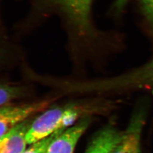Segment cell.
<instances>
[{
	"instance_id": "obj_1",
	"label": "cell",
	"mask_w": 153,
	"mask_h": 153,
	"mask_svg": "<svg viewBox=\"0 0 153 153\" xmlns=\"http://www.w3.org/2000/svg\"><path fill=\"white\" fill-rule=\"evenodd\" d=\"M81 109L75 106H69L55 108L43 112L30 124L26 136L28 145L73 126V123L83 113Z\"/></svg>"
},
{
	"instance_id": "obj_2",
	"label": "cell",
	"mask_w": 153,
	"mask_h": 153,
	"mask_svg": "<svg viewBox=\"0 0 153 153\" xmlns=\"http://www.w3.org/2000/svg\"><path fill=\"white\" fill-rule=\"evenodd\" d=\"M65 14L76 36L88 43L99 38V32L91 20L93 0H49Z\"/></svg>"
},
{
	"instance_id": "obj_3",
	"label": "cell",
	"mask_w": 153,
	"mask_h": 153,
	"mask_svg": "<svg viewBox=\"0 0 153 153\" xmlns=\"http://www.w3.org/2000/svg\"><path fill=\"white\" fill-rule=\"evenodd\" d=\"M52 101L53 99H49L22 105L7 104L0 107V138L18 124L44 111Z\"/></svg>"
},
{
	"instance_id": "obj_4",
	"label": "cell",
	"mask_w": 153,
	"mask_h": 153,
	"mask_svg": "<svg viewBox=\"0 0 153 153\" xmlns=\"http://www.w3.org/2000/svg\"><path fill=\"white\" fill-rule=\"evenodd\" d=\"M115 83L122 93L145 91L153 94V57L141 66L116 76Z\"/></svg>"
},
{
	"instance_id": "obj_5",
	"label": "cell",
	"mask_w": 153,
	"mask_h": 153,
	"mask_svg": "<svg viewBox=\"0 0 153 153\" xmlns=\"http://www.w3.org/2000/svg\"><path fill=\"white\" fill-rule=\"evenodd\" d=\"M146 116L142 109L137 111L131 119L120 141L110 153H140L142 131Z\"/></svg>"
},
{
	"instance_id": "obj_6",
	"label": "cell",
	"mask_w": 153,
	"mask_h": 153,
	"mask_svg": "<svg viewBox=\"0 0 153 153\" xmlns=\"http://www.w3.org/2000/svg\"><path fill=\"white\" fill-rule=\"evenodd\" d=\"M90 123L91 119L86 117L60 131L50 142L46 153H74L78 142Z\"/></svg>"
},
{
	"instance_id": "obj_7",
	"label": "cell",
	"mask_w": 153,
	"mask_h": 153,
	"mask_svg": "<svg viewBox=\"0 0 153 153\" xmlns=\"http://www.w3.org/2000/svg\"><path fill=\"white\" fill-rule=\"evenodd\" d=\"M114 124H108L97 131L88 145L85 153H110L122 137Z\"/></svg>"
},
{
	"instance_id": "obj_8",
	"label": "cell",
	"mask_w": 153,
	"mask_h": 153,
	"mask_svg": "<svg viewBox=\"0 0 153 153\" xmlns=\"http://www.w3.org/2000/svg\"><path fill=\"white\" fill-rule=\"evenodd\" d=\"M31 123L24 121L0 138V153H23L28 145L26 136Z\"/></svg>"
},
{
	"instance_id": "obj_9",
	"label": "cell",
	"mask_w": 153,
	"mask_h": 153,
	"mask_svg": "<svg viewBox=\"0 0 153 153\" xmlns=\"http://www.w3.org/2000/svg\"><path fill=\"white\" fill-rule=\"evenodd\" d=\"M19 89L15 86L0 85V107L6 105L19 95Z\"/></svg>"
},
{
	"instance_id": "obj_10",
	"label": "cell",
	"mask_w": 153,
	"mask_h": 153,
	"mask_svg": "<svg viewBox=\"0 0 153 153\" xmlns=\"http://www.w3.org/2000/svg\"><path fill=\"white\" fill-rule=\"evenodd\" d=\"M64 130L57 131L45 139L42 140L38 142H35L29 145L28 148H26L22 153H46L50 142L55 138L60 131Z\"/></svg>"
},
{
	"instance_id": "obj_11",
	"label": "cell",
	"mask_w": 153,
	"mask_h": 153,
	"mask_svg": "<svg viewBox=\"0 0 153 153\" xmlns=\"http://www.w3.org/2000/svg\"><path fill=\"white\" fill-rule=\"evenodd\" d=\"M141 5L143 14L153 30V0H141Z\"/></svg>"
}]
</instances>
